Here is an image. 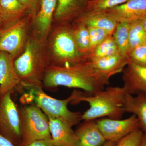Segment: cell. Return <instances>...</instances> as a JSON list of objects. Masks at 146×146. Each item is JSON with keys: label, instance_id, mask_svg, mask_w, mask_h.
Wrapping results in <instances>:
<instances>
[{"label": "cell", "instance_id": "cell-1", "mask_svg": "<svg viewBox=\"0 0 146 146\" xmlns=\"http://www.w3.org/2000/svg\"><path fill=\"white\" fill-rule=\"evenodd\" d=\"M43 83V87L48 89L63 86L92 95L104 89L109 80L97 73L86 60L65 67L50 65L45 71Z\"/></svg>", "mask_w": 146, "mask_h": 146}, {"label": "cell", "instance_id": "cell-2", "mask_svg": "<svg viewBox=\"0 0 146 146\" xmlns=\"http://www.w3.org/2000/svg\"><path fill=\"white\" fill-rule=\"evenodd\" d=\"M50 65L47 39L37 36L30 29L25 49L14 61L21 86L35 91L43 89L44 74Z\"/></svg>", "mask_w": 146, "mask_h": 146}, {"label": "cell", "instance_id": "cell-3", "mask_svg": "<svg viewBox=\"0 0 146 146\" xmlns=\"http://www.w3.org/2000/svg\"><path fill=\"white\" fill-rule=\"evenodd\" d=\"M127 93L125 88L110 86L92 95L77 90V94L72 104L86 102L89 108L82 115V120H96L105 117L120 119L125 113V104Z\"/></svg>", "mask_w": 146, "mask_h": 146}, {"label": "cell", "instance_id": "cell-4", "mask_svg": "<svg viewBox=\"0 0 146 146\" xmlns=\"http://www.w3.org/2000/svg\"><path fill=\"white\" fill-rule=\"evenodd\" d=\"M50 65L65 67L87 60L79 52L70 25H53L47 39Z\"/></svg>", "mask_w": 146, "mask_h": 146}, {"label": "cell", "instance_id": "cell-5", "mask_svg": "<svg viewBox=\"0 0 146 146\" xmlns=\"http://www.w3.org/2000/svg\"><path fill=\"white\" fill-rule=\"evenodd\" d=\"M18 109L22 142L52 138L49 120L40 108L33 104Z\"/></svg>", "mask_w": 146, "mask_h": 146}, {"label": "cell", "instance_id": "cell-6", "mask_svg": "<svg viewBox=\"0 0 146 146\" xmlns=\"http://www.w3.org/2000/svg\"><path fill=\"white\" fill-rule=\"evenodd\" d=\"M77 89H75L70 96L65 99L59 100L50 97L43 89L36 91L35 104L41 108L48 118L57 119L72 127L82 120L81 112H73L68 109V105L75 99Z\"/></svg>", "mask_w": 146, "mask_h": 146}, {"label": "cell", "instance_id": "cell-7", "mask_svg": "<svg viewBox=\"0 0 146 146\" xmlns=\"http://www.w3.org/2000/svg\"><path fill=\"white\" fill-rule=\"evenodd\" d=\"M31 16L29 14L12 25L0 31V52L17 58L23 51L28 36Z\"/></svg>", "mask_w": 146, "mask_h": 146}, {"label": "cell", "instance_id": "cell-8", "mask_svg": "<svg viewBox=\"0 0 146 146\" xmlns=\"http://www.w3.org/2000/svg\"><path fill=\"white\" fill-rule=\"evenodd\" d=\"M11 94H0V135L18 146L22 142L20 116Z\"/></svg>", "mask_w": 146, "mask_h": 146}, {"label": "cell", "instance_id": "cell-9", "mask_svg": "<svg viewBox=\"0 0 146 146\" xmlns=\"http://www.w3.org/2000/svg\"><path fill=\"white\" fill-rule=\"evenodd\" d=\"M96 121L106 141L117 143L123 137L140 129L139 121L134 115L123 120L104 118Z\"/></svg>", "mask_w": 146, "mask_h": 146}, {"label": "cell", "instance_id": "cell-10", "mask_svg": "<svg viewBox=\"0 0 146 146\" xmlns=\"http://www.w3.org/2000/svg\"><path fill=\"white\" fill-rule=\"evenodd\" d=\"M57 0H40L39 9L31 19L30 29L37 36L47 39L52 28Z\"/></svg>", "mask_w": 146, "mask_h": 146}, {"label": "cell", "instance_id": "cell-11", "mask_svg": "<svg viewBox=\"0 0 146 146\" xmlns=\"http://www.w3.org/2000/svg\"><path fill=\"white\" fill-rule=\"evenodd\" d=\"M102 12L115 19L118 23H130L141 20L145 16L146 0H129Z\"/></svg>", "mask_w": 146, "mask_h": 146}, {"label": "cell", "instance_id": "cell-12", "mask_svg": "<svg viewBox=\"0 0 146 146\" xmlns=\"http://www.w3.org/2000/svg\"><path fill=\"white\" fill-rule=\"evenodd\" d=\"M87 60L93 69L108 80L122 72L129 62L127 57L119 53L101 58H89Z\"/></svg>", "mask_w": 146, "mask_h": 146}, {"label": "cell", "instance_id": "cell-13", "mask_svg": "<svg viewBox=\"0 0 146 146\" xmlns=\"http://www.w3.org/2000/svg\"><path fill=\"white\" fill-rule=\"evenodd\" d=\"M14 60L8 53L0 52V94L20 91L23 88L14 68Z\"/></svg>", "mask_w": 146, "mask_h": 146}, {"label": "cell", "instance_id": "cell-14", "mask_svg": "<svg viewBox=\"0 0 146 146\" xmlns=\"http://www.w3.org/2000/svg\"><path fill=\"white\" fill-rule=\"evenodd\" d=\"M122 72L123 86L127 94L146 95V67L129 61Z\"/></svg>", "mask_w": 146, "mask_h": 146}, {"label": "cell", "instance_id": "cell-15", "mask_svg": "<svg viewBox=\"0 0 146 146\" xmlns=\"http://www.w3.org/2000/svg\"><path fill=\"white\" fill-rule=\"evenodd\" d=\"M89 0H57L53 25H68L84 12Z\"/></svg>", "mask_w": 146, "mask_h": 146}, {"label": "cell", "instance_id": "cell-16", "mask_svg": "<svg viewBox=\"0 0 146 146\" xmlns=\"http://www.w3.org/2000/svg\"><path fill=\"white\" fill-rule=\"evenodd\" d=\"M74 132L78 139V146H102L106 141L96 120L84 121Z\"/></svg>", "mask_w": 146, "mask_h": 146}, {"label": "cell", "instance_id": "cell-17", "mask_svg": "<svg viewBox=\"0 0 146 146\" xmlns=\"http://www.w3.org/2000/svg\"><path fill=\"white\" fill-rule=\"evenodd\" d=\"M52 138L57 146H78V138L72 127L57 119L48 118Z\"/></svg>", "mask_w": 146, "mask_h": 146}, {"label": "cell", "instance_id": "cell-18", "mask_svg": "<svg viewBox=\"0 0 146 146\" xmlns=\"http://www.w3.org/2000/svg\"><path fill=\"white\" fill-rule=\"evenodd\" d=\"M29 14L18 0H0V15L4 28L16 23Z\"/></svg>", "mask_w": 146, "mask_h": 146}, {"label": "cell", "instance_id": "cell-19", "mask_svg": "<svg viewBox=\"0 0 146 146\" xmlns=\"http://www.w3.org/2000/svg\"><path fill=\"white\" fill-rule=\"evenodd\" d=\"M125 110V112L136 115L139 121L140 129L146 133V95L139 94L133 96L127 93Z\"/></svg>", "mask_w": 146, "mask_h": 146}, {"label": "cell", "instance_id": "cell-20", "mask_svg": "<svg viewBox=\"0 0 146 146\" xmlns=\"http://www.w3.org/2000/svg\"><path fill=\"white\" fill-rule=\"evenodd\" d=\"M76 19L81 21L86 26L102 29L112 34L115 31L118 24L116 20L102 12H84Z\"/></svg>", "mask_w": 146, "mask_h": 146}, {"label": "cell", "instance_id": "cell-21", "mask_svg": "<svg viewBox=\"0 0 146 146\" xmlns=\"http://www.w3.org/2000/svg\"><path fill=\"white\" fill-rule=\"evenodd\" d=\"M70 25L79 52L88 59L90 52V37L87 26L82 22L76 19Z\"/></svg>", "mask_w": 146, "mask_h": 146}, {"label": "cell", "instance_id": "cell-22", "mask_svg": "<svg viewBox=\"0 0 146 146\" xmlns=\"http://www.w3.org/2000/svg\"><path fill=\"white\" fill-rule=\"evenodd\" d=\"M129 27V23H118L112 35L119 53L127 58Z\"/></svg>", "mask_w": 146, "mask_h": 146}, {"label": "cell", "instance_id": "cell-23", "mask_svg": "<svg viewBox=\"0 0 146 146\" xmlns=\"http://www.w3.org/2000/svg\"><path fill=\"white\" fill-rule=\"evenodd\" d=\"M144 44H146V32L141 20L130 23L129 30L128 52L132 49Z\"/></svg>", "mask_w": 146, "mask_h": 146}, {"label": "cell", "instance_id": "cell-24", "mask_svg": "<svg viewBox=\"0 0 146 146\" xmlns=\"http://www.w3.org/2000/svg\"><path fill=\"white\" fill-rule=\"evenodd\" d=\"M112 35H110L99 45L90 54L88 58L90 57H103L119 53Z\"/></svg>", "mask_w": 146, "mask_h": 146}, {"label": "cell", "instance_id": "cell-25", "mask_svg": "<svg viewBox=\"0 0 146 146\" xmlns=\"http://www.w3.org/2000/svg\"><path fill=\"white\" fill-rule=\"evenodd\" d=\"M129 0H89L84 12L97 13L105 11Z\"/></svg>", "mask_w": 146, "mask_h": 146}, {"label": "cell", "instance_id": "cell-26", "mask_svg": "<svg viewBox=\"0 0 146 146\" xmlns=\"http://www.w3.org/2000/svg\"><path fill=\"white\" fill-rule=\"evenodd\" d=\"M87 27L89 31L90 37L89 55L105 39H106L110 35L112 34H110L108 32L102 29L90 26Z\"/></svg>", "mask_w": 146, "mask_h": 146}, {"label": "cell", "instance_id": "cell-27", "mask_svg": "<svg viewBox=\"0 0 146 146\" xmlns=\"http://www.w3.org/2000/svg\"><path fill=\"white\" fill-rule=\"evenodd\" d=\"M129 61L146 67V44L141 45L132 49L127 54Z\"/></svg>", "mask_w": 146, "mask_h": 146}, {"label": "cell", "instance_id": "cell-28", "mask_svg": "<svg viewBox=\"0 0 146 146\" xmlns=\"http://www.w3.org/2000/svg\"><path fill=\"white\" fill-rule=\"evenodd\" d=\"M144 133L141 129L133 131L117 141L115 146H139Z\"/></svg>", "mask_w": 146, "mask_h": 146}, {"label": "cell", "instance_id": "cell-29", "mask_svg": "<svg viewBox=\"0 0 146 146\" xmlns=\"http://www.w3.org/2000/svg\"><path fill=\"white\" fill-rule=\"evenodd\" d=\"M27 9L32 19L35 16L39 9L40 0H18Z\"/></svg>", "mask_w": 146, "mask_h": 146}, {"label": "cell", "instance_id": "cell-30", "mask_svg": "<svg viewBox=\"0 0 146 146\" xmlns=\"http://www.w3.org/2000/svg\"><path fill=\"white\" fill-rule=\"evenodd\" d=\"M18 146H57L52 138H44L28 143L22 142Z\"/></svg>", "mask_w": 146, "mask_h": 146}, {"label": "cell", "instance_id": "cell-31", "mask_svg": "<svg viewBox=\"0 0 146 146\" xmlns=\"http://www.w3.org/2000/svg\"><path fill=\"white\" fill-rule=\"evenodd\" d=\"M0 146H16L8 139L0 135Z\"/></svg>", "mask_w": 146, "mask_h": 146}, {"label": "cell", "instance_id": "cell-32", "mask_svg": "<svg viewBox=\"0 0 146 146\" xmlns=\"http://www.w3.org/2000/svg\"><path fill=\"white\" fill-rule=\"evenodd\" d=\"M117 143L113 141H106L102 146H115Z\"/></svg>", "mask_w": 146, "mask_h": 146}, {"label": "cell", "instance_id": "cell-33", "mask_svg": "<svg viewBox=\"0 0 146 146\" xmlns=\"http://www.w3.org/2000/svg\"><path fill=\"white\" fill-rule=\"evenodd\" d=\"M139 146H146V133H144L143 139Z\"/></svg>", "mask_w": 146, "mask_h": 146}, {"label": "cell", "instance_id": "cell-34", "mask_svg": "<svg viewBox=\"0 0 146 146\" xmlns=\"http://www.w3.org/2000/svg\"><path fill=\"white\" fill-rule=\"evenodd\" d=\"M140 20H141V23H142L144 29H145V30L146 32V15L145 16H144L143 18H141Z\"/></svg>", "mask_w": 146, "mask_h": 146}, {"label": "cell", "instance_id": "cell-35", "mask_svg": "<svg viewBox=\"0 0 146 146\" xmlns=\"http://www.w3.org/2000/svg\"><path fill=\"white\" fill-rule=\"evenodd\" d=\"M3 23L2 19L1 17V15H0V31L1 30L3 29Z\"/></svg>", "mask_w": 146, "mask_h": 146}]
</instances>
